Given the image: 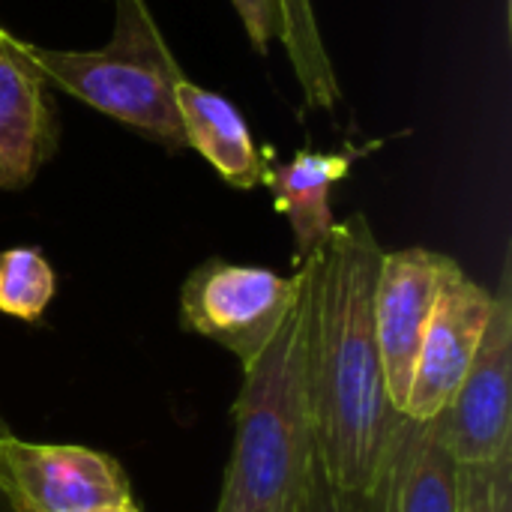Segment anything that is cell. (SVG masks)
<instances>
[{"mask_svg":"<svg viewBox=\"0 0 512 512\" xmlns=\"http://www.w3.org/2000/svg\"><path fill=\"white\" fill-rule=\"evenodd\" d=\"M512 270L495 288V309L477 354L444 408V438L456 465H489L512 447Z\"/></svg>","mask_w":512,"mask_h":512,"instance_id":"8992f818","label":"cell"},{"mask_svg":"<svg viewBox=\"0 0 512 512\" xmlns=\"http://www.w3.org/2000/svg\"><path fill=\"white\" fill-rule=\"evenodd\" d=\"M87 512H141V507H138L135 501H126V504H111V507H99V510Z\"/></svg>","mask_w":512,"mask_h":512,"instance_id":"ac0fdd59","label":"cell"},{"mask_svg":"<svg viewBox=\"0 0 512 512\" xmlns=\"http://www.w3.org/2000/svg\"><path fill=\"white\" fill-rule=\"evenodd\" d=\"M378 144L369 147L348 144L345 150H333V153L297 150L288 162H276V156L267 162L261 186L270 189L276 213H282L291 225L294 270L324 246V240L336 225L330 207V195L336 183H342L351 174L354 162Z\"/></svg>","mask_w":512,"mask_h":512,"instance_id":"30bf717a","label":"cell"},{"mask_svg":"<svg viewBox=\"0 0 512 512\" xmlns=\"http://www.w3.org/2000/svg\"><path fill=\"white\" fill-rule=\"evenodd\" d=\"M297 300L264 348L243 369L234 399V450L216 512H300L318 465L306 381L309 267L300 264Z\"/></svg>","mask_w":512,"mask_h":512,"instance_id":"7a4b0ae2","label":"cell"},{"mask_svg":"<svg viewBox=\"0 0 512 512\" xmlns=\"http://www.w3.org/2000/svg\"><path fill=\"white\" fill-rule=\"evenodd\" d=\"M174 105L186 135V147L201 153L213 171L234 189H255L264 180L273 150H261L237 111L225 96L192 84L186 75L174 84Z\"/></svg>","mask_w":512,"mask_h":512,"instance_id":"8fae6325","label":"cell"},{"mask_svg":"<svg viewBox=\"0 0 512 512\" xmlns=\"http://www.w3.org/2000/svg\"><path fill=\"white\" fill-rule=\"evenodd\" d=\"M18 42L36 69L69 96L168 150H186L174 105V84L183 72L144 0H114V36L105 48L63 51Z\"/></svg>","mask_w":512,"mask_h":512,"instance_id":"3957f363","label":"cell"},{"mask_svg":"<svg viewBox=\"0 0 512 512\" xmlns=\"http://www.w3.org/2000/svg\"><path fill=\"white\" fill-rule=\"evenodd\" d=\"M9 435V426L3 423V417H0V441ZM0 512H9V507H6V501H3V492H0Z\"/></svg>","mask_w":512,"mask_h":512,"instance_id":"d6986e66","label":"cell"},{"mask_svg":"<svg viewBox=\"0 0 512 512\" xmlns=\"http://www.w3.org/2000/svg\"><path fill=\"white\" fill-rule=\"evenodd\" d=\"M492 309L495 291L474 282L462 267L444 282L423 333L405 417L426 423L444 414L477 354Z\"/></svg>","mask_w":512,"mask_h":512,"instance_id":"ba28073f","label":"cell"},{"mask_svg":"<svg viewBox=\"0 0 512 512\" xmlns=\"http://www.w3.org/2000/svg\"><path fill=\"white\" fill-rule=\"evenodd\" d=\"M459 264L435 249L408 246L384 252L375 282V333L384 360L390 402L405 414L417 354L444 282Z\"/></svg>","mask_w":512,"mask_h":512,"instance_id":"52a82bcc","label":"cell"},{"mask_svg":"<svg viewBox=\"0 0 512 512\" xmlns=\"http://www.w3.org/2000/svg\"><path fill=\"white\" fill-rule=\"evenodd\" d=\"M300 512H387V471L372 492H345L333 486L315 465L309 480V495Z\"/></svg>","mask_w":512,"mask_h":512,"instance_id":"2e32d148","label":"cell"},{"mask_svg":"<svg viewBox=\"0 0 512 512\" xmlns=\"http://www.w3.org/2000/svg\"><path fill=\"white\" fill-rule=\"evenodd\" d=\"M0 492L9 512H87L135 501L123 465L81 444L0 441Z\"/></svg>","mask_w":512,"mask_h":512,"instance_id":"5b68a950","label":"cell"},{"mask_svg":"<svg viewBox=\"0 0 512 512\" xmlns=\"http://www.w3.org/2000/svg\"><path fill=\"white\" fill-rule=\"evenodd\" d=\"M57 276L36 246L0 249V315L36 324L54 300Z\"/></svg>","mask_w":512,"mask_h":512,"instance_id":"5bb4252c","label":"cell"},{"mask_svg":"<svg viewBox=\"0 0 512 512\" xmlns=\"http://www.w3.org/2000/svg\"><path fill=\"white\" fill-rule=\"evenodd\" d=\"M0 27H3V24H0Z\"/></svg>","mask_w":512,"mask_h":512,"instance_id":"ffe728a7","label":"cell"},{"mask_svg":"<svg viewBox=\"0 0 512 512\" xmlns=\"http://www.w3.org/2000/svg\"><path fill=\"white\" fill-rule=\"evenodd\" d=\"M300 291V270L282 276L270 267L210 258L180 285V327L231 351L240 366H252Z\"/></svg>","mask_w":512,"mask_h":512,"instance_id":"277c9868","label":"cell"},{"mask_svg":"<svg viewBox=\"0 0 512 512\" xmlns=\"http://www.w3.org/2000/svg\"><path fill=\"white\" fill-rule=\"evenodd\" d=\"M456 477L444 420L402 417L387 462V512H456Z\"/></svg>","mask_w":512,"mask_h":512,"instance_id":"7c38bea8","label":"cell"},{"mask_svg":"<svg viewBox=\"0 0 512 512\" xmlns=\"http://www.w3.org/2000/svg\"><path fill=\"white\" fill-rule=\"evenodd\" d=\"M243 30L258 54H267L270 42H282L285 36V18H282V0H231Z\"/></svg>","mask_w":512,"mask_h":512,"instance_id":"e0dca14e","label":"cell"},{"mask_svg":"<svg viewBox=\"0 0 512 512\" xmlns=\"http://www.w3.org/2000/svg\"><path fill=\"white\" fill-rule=\"evenodd\" d=\"M363 213L336 222L309 267L306 381L321 474L345 492H372L393 450L399 414L387 393L375 333L384 258Z\"/></svg>","mask_w":512,"mask_h":512,"instance_id":"6da1fadb","label":"cell"},{"mask_svg":"<svg viewBox=\"0 0 512 512\" xmlns=\"http://www.w3.org/2000/svg\"><path fill=\"white\" fill-rule=\"evenodd\" d=\"M282 18H285L282 45L288 51L306 105L324 111L336 108V102L342 99V87L336 81L330 54L324 48L312 0H282Z\"/></svg>","mask_w":512,"mask_h":512,"instance_id":"4fadbf2b","label":"cell"},{"mask_svg":"<svg viewBox=\"0 0 512 512\" xmlns=\"http://www.w3.org/2000/svg\"><path fill=\"white\" fill-rule=\"evenodd\" d=\"M48 78L0 27V189L18 192L36 180L60 147L57 105Z\"/></svg>","mask_w":512,"mask_h":512,"instance_id":"9c48e42d","label":"cell"},{"mask_svg":"<svg viewBox=\"0 0 512 512\" xmlns=\"http://www.w3.org/2000/svg\"><path fill=\"white\" fill-rule=\"evenodd\" d=\"M456 512H512V447L489 465H459Z\"/></svg>","mask_w":512,"mask_h":512,"instance_id":"9a60e30c","label":"cell"}]
</instances>
